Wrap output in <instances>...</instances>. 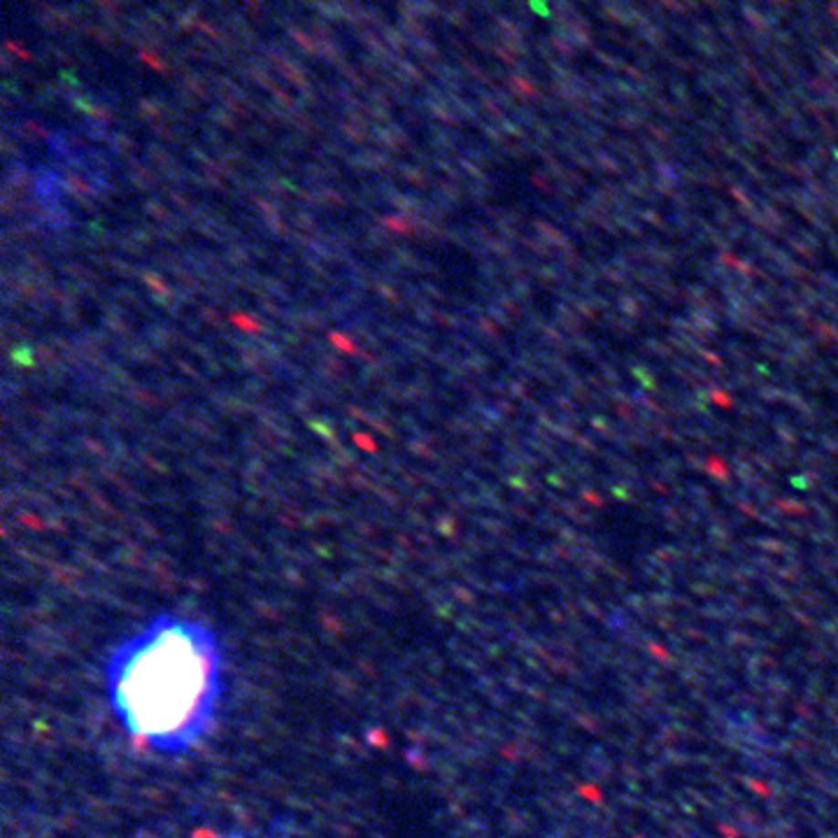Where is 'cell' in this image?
I'll list each match as a JSON object with an SVG mask.
<instances>
[{"instance_id":"1","label":"cell","mask_w":838,"mask_h":838,"mask_svg":"<svg viewBox=\"0 0 838 838\" xmlns=\"http://www.w3.org/2000/svg\"><path fill=\"white\" fill-rule=\"evenodd\" d=\"M105 701L120 729L159 757L194 750L222 701V645L198 617L161 613L117 643L103 664Z\"/></svg>"},{"instance_id":"2","label":"cell","mask_w":838,"mask_h":838,"mask_svg":"<svg viewBox=\"0 0 838 838\" xmlns=\"http://www.w3.org/2000/svg\"><path fill=\"white\" fill-rule=\"evenodd\" d=\"M222 838H249V836H245V833H238V832H231V833H224Z\"/></svg>"}]
</instances>
